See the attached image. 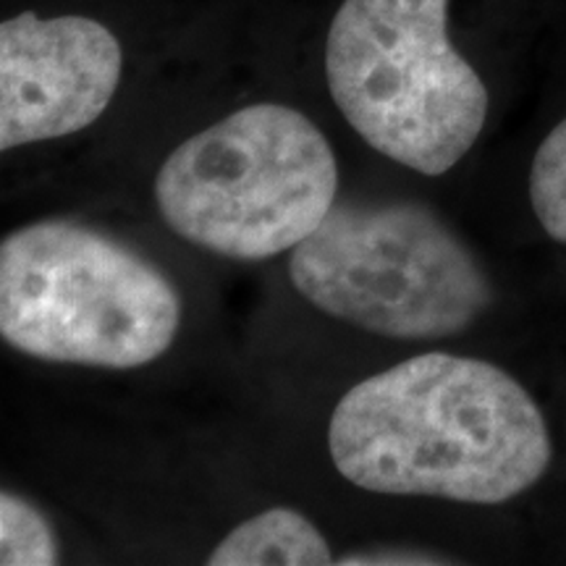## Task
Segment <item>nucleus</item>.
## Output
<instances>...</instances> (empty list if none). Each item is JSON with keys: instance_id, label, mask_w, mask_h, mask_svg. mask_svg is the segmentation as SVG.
Masks as SVG:
<instances>
[{"instance_id": "obj_1", "label": "nucleus", "mask_w": 566, "mask_h": 566, "mask_svg": "<svg viewBox=\"0 0 566 566\" xmlns=\"http://www.w3.org/2000/svg\"><path fill=\"white\" fill-rule=\"evenodd\" d=\"M328 451L363 491L495 506L546 475L554 443L541 407L506 370L424 352L342 396Z\"/></svg>"}, {"instance_id": "obj_2", "label": "nucleus", "mask_w": 566, "mask_h": 566, "mask_svg": "<svg viewBox=\"0 0 566 566\" xmlns=\"http://www.w3.org/2000/svg\"><path fill=\"white\" fill-rule=\"evenodd\" d=\"M181 296L132 247L90 226L40 221L0 244V336L42 363L132 370L163 357Z\"/></svg>"}, {"instance_id": "obj_3", "label": "nucleus", "mask_w": 566, "mask_h": 566, "mask_svg": "<svg viewBox=\"0 0 566 566\" xmlns=\"http://www.w3.org/2000/svg\"><path fill=\"white\" fill-rule=\"evenodd\" d=\"M153 192L181 239L252 263L294 250L323 223L336 205L338 163L304 113L258 103L181 142Z\"/></svg>"}, {"instance_id": "obj_4", "label": "nucleus", "mask_w": 566, "mask_h": 566, "mask_svg": "<svg viewBox=\"0 0 566 566\" xmlns=\"http://www.w3.org/2000/svg\"><path fill=\"white\" fill-rule=\"evenodd\" d=\"M449 0H344L325 40L334 103L373 150L443 176L472 150L491 97L446 34Z\"/></svg>"}, {"instance_id": "obj_5", "label": "nucleus", "mask_w": 566, "mask_h": 566, "mask_svg": "<svg viewBox=\"0 0 566 566\" xmlns=\"http://www.w3.org/2000/svg\"><path fill=\"white\" fill-rule=\"evenodd\" d=\"M321 313L399 342H441L491 307L475 254L420 202H336L289 258Z\"/></svg>"}, {"instance_id": "obj_6", "label": "nucleus", "mask_w": 566, "mask_h": 566, "mask_svg": "<svg viewBox=\"0 0 566 566\" xmlns=\"http://www.w3.org/2000/svg\"><path fill=\"white\" fill-rule=\"evenodd\" d=\"M124 53L108 27L87 17L40 19L24 11L0 24V150L59 139L103 116Z\"/></svg>"}, {"instance_id": "obj_7", "label": "nucleus", "mask_w": 566, "mask_h": 566, "mask_svg": "<svg viewBox=\"0 0 566 566\" xmlns=\"http://www.w3.org/2000/svg\"><path fill=\"white\" fill-rule=\"evenodd\" d=\"M210 566H323L334 564L328 541L294 509H268L244 520L212 548Z\"/></svg>"}, {"instance_id": "obj_8", "label": "nucleus", "mask_w": 566, "mask_h": 566, "mask_svg": "<svg viewBox=\"0 0 566 566\" xmlns=\"http://www.w3.org/2000/svg\"><path fill=\"white\" fill-rule=\"evenodd\" d=\"M0 564L51 566L59 564V543L51 522L21 495L0 493Z\"/></svg>"}, {"instance_id": "obj_9", "label": "nucleus", "mask_w": 566, "mask_h": 566, "mask_svg": "<svg viewBox=\"0 0 566 566\" xmlns=\"http://www.w3.org/2000/svg\"><path fill=\"white\" fill-rule=\"evenodd\" d=\"M530 202L543 231L566 244V118L537 147L530 168Z\"/></svg>"}, {"instance_id": "obj_10", "label": "nucleus", "mask_w": 566, "mask_h": 566, "mask_svg": "<svg viewBox=\"0 0 566 566\" xmlns=\"http://www.w3.org/2000/svg\"><path fill=\"white\" fill-rule=\"evenodd\" d=\"M338 564H446L441 558H430L424 554H412V551H380V554H363L342 558Z\"/></svg>"}]
</instances>
